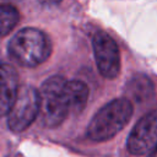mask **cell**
<instances>
[{
	"mask_svg": "<svg viewBox=\"0 0 157 157\" xmlns=\"http://www.w3.org/2000/svg\"><path fill=\"white\" fill-rule=\"evenodd\" d=\"M7 52L18 65L34 67L49 58L52 53V43L48 36L40 29L26 27L10 39Z\"/></svg>",
	"mask_w": 157,
	"mask_h": 157,
	"instance_id": "obj_1",
	"label": "cell"
},
{
	"mask_svg": "<svg viewBox=\"0 0 157 157\" xmlns=\"http://www.w3.org/2000/svg\"><path fill=\"white\" fill-rule=\"evenodd\" d=\"M132 104L128 98H117L102 107L87 126V137L92 141H107L117 135L129 123Z\"/></svg>",
	"mask_w": 157,
	"mask_h": 157,
	"instance_id": "obj_2",
	"label": "cell"
},
{
	"mask_svg": "<svg viewBox=\"0 0 157 157\" xmlns=\"http://www.w3.org/2000/svg\"><path fill=\"white\" fill-rule=\"evenodd\" d=\"M70 113L66 80L61 76L47 78L39 90V115L42 124L47 128L59 126Z\"/></svg>",
	"mask_w": 157,
	"mask_h": 157,
	"instance_id": "obj_3",
	"label": "cell"
},
{
	"mask_svg": "<svg viewBox=\"0 0 157 157\" xmlns=\"http://www.w3.org/2000/svg\"><path fill=\"white\" fill-rule=\"evenodd\" d=\"M39 114V91L32 86H22L7 114V125L11 131L26 130Z\"/></svg>",
	"mask_w": 157,
	"mask_h": 157,
	"instance_id": "obj_4",
	"label": "cell"
},
{
	"mask_svg": "<svg viewBox=\"0 0 157 157\" xmlns=\"http://www.w3.org/2000/svg\"><path fill=\"white\" fill-rule=\"evenodd\" d=\"M92 48L99 74L114 78L120 72V52L115 40L105 32L98 31L92 38Z\"/></svg>",
	"mask_w": 157,
	"mask_h": 157,
	"instance_id": "obj_5",
	"label": "cell"
},
{
	"mask_svg": "<svg viewBox=\"0 0 157 157\" xmlns=\"http://www.w3.org/2000/svg\"><path fill=\"white\" fill-rule=\"evenodd\" d=\"M131 155L150 153L157 146V109L145 114L131 130L128 142Z\"/></svg>",
	"mask_w": 157,
	"mask_h": 157,
	"instance_id": "obj_6",
	"label": "cell"
},
{
	"mask_svg": "<svg viewBox=\"0 0 157 157\" xmlns=\"http://www.w3.org/2000/svg\"><path fill=\"white\" fill-rule=\"evenodd\" d=\"M18 90V74L15 67L9 64H0V117L9 114Z\"/></svg>",
	"mask_w": 157,
	"mask_h": 157,
	"instance_id": "obj_7",
	"label": "cell"
},
{
	"mask_svg": "<svg viewBox=\"0 0 157 157\" xmlns=\"http://www.w3.org/2000/svg\"><path fill=\"white\" fill-rule=\"evenodd\" d=\"M88 87L80 80L66 81V96L70 113L77 114L83 110L88 99Z\"/></svg>",
	"mask_w": 157,
	"mask_h": 157,
	"instance_id": "obj_8",
	"label": "cell"
},
{
	"mask_svg": "<svg viewBox=\"0 0 157 157\" xmlns=\"http://www.w3.org/2000/svg\"><path fill=\"white\" fill-rule=\"evenodd\" d=\"M153 83L146 75L139 74L131 77V80L126 85V92L130 97H132L137 102L146 101L153 94Z\"/></svg>",
	"mask_w": 157,
	"mask_h": 157,
	"instance_id": "obj_9",
	"label": "cell"
},
{
	"mask_svg": "<svg viewBox=\"0 0 157 157\" xmlns=\"http://www.w3.org/2000/svg\"><path fill=\"white\" fill-rule=\"evenodd\" d=\"M18 10L11 4H0V37L10 33L18 23Z\"/></svg>",
	"mask_w": 157,
	"mask_h": 157,
	"instance_id": "obj_10",
	"label": "cell"
},
{
	"mask_svg": "<svg viewBox=\"0 0 157 157\" xmlns=\"http://www.w3.org/2000/svg\"><path fill=\"white\" fill-rule=\"evenodd\" d=\"M147 157H157V146H156V147H155V148L148 153V156H147Z\"/></svg>",
	"mask_w": 157,
	"mask_h": 157,
	"instance_id": "obj_11",
	"label": "cell"
}]
</instances>
